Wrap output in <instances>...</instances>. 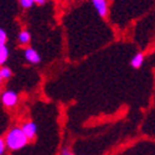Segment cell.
I'll return each mask as SVG.
<instances>
[{
    "instance_id": "obj_13",
    "label": "cell",
    "mask_w": 155,
    "mask_h": 155,
    "mask_svg": "<svg viewBox=\"0 0 155 155\" xmlns=\"http://www.w3.org/2000/svg\"><path fill=\"white\" fill-rule=\"evenodd\" d=\"M62 155H73V154L70 151V149H66V148H64V149L62 150Z\"/></svg>"
},
{
    "instance_id": "obj_7",
    "label": "cell",
    "mask_w": 155,
    "mask_h": 155,
    "mask_svg": "<svg viewBox=\"0 0 155 155\" xmlns=\"http://www.w3.org/2000/svg\"><path fill=\"white\" fill-rule=\"evenodd\" d=\"M18 40H19V42L21 45H28L31 41V35H30V32L28 30H21L19 36H18Z\"/></svg>"
},
{
    "instance_id": "obj_8",
    "label": "cell",
    "mask_w": 155,
    "mask_h": 155,
    "mask_svg": "<svg viewBox=\"0 0 155 155\" xmlns=\"http://www.w3.org/2000/svg\"><path fill=\"white\" fill-rule=\"evenodd\" d=\"M9 58V48L6 45H0V63L4 64Z\"/></svg>"
},
{
    "instance_id": "obj_6",
    "label": "cell",
    "mask_w": 155,
    "mask_h": 155,
    "mask_svg": "<svg viewBox=\"0 0 155 155\" xmlns=\"http://www.w3.org/2000/svg\"><path fill=\"white\" fill-rule=\"evenodd\" d=\"M144 60H145V57H144L143 54H140V52L139 54H135L133 56V58L130 60V66L133 68H140L141 66H143Z\"/></svg>"
},
{
    "instance_id": "obj_9",
    "label": "cell",
    "mask_w": 155,
    "mask_h": 155,
    "mask_svg": "<svg viewBox=\"0 0 155 155\" xmlns=\"http://www.w3.org/2000/svg\"><path fill=\"white\" fill-rule=\"evenodd\" d=\"M11 76H12V71H11L10 67H8V66H3L2 68H0V78H2V81L9 80Z\"/></svg>"
},
{
    "instance_id": "obj_5",
    "label": "cell",
    "mask_w": 155,
    "mask_h": 155,
    "mask_svg": "<svg viewBox=\"0 0 155 155\" xmlns=\"http://www.w3.org/2000/svg\"><path fill=\"white\" fill-rule=\"evenodd\" d=\"M21 128H22L24 133L26 134V137L29 138V140H34L36 138V135H37V125L34 122H31V120L30 122H25L21 125Z\"/></svg>"
},
{
    "instance_id": "obj_3",
    "label": "cell",
    "mask_w": 155,
    "mask_h": 155,
    "mask_svg": "<svg viewBox=\"0 0 155 155\" xmlns=\"http://www.w3.org/2000/svg\"><path fill=\"white\" fill-rule=\"evenodd\" d=\"M24 57L28 62L32 63V64H38L41 62V56L37 51L32 47H26L24 50Z\"/></svg>"
},
{
    "instance_id": "obj_4",
    "label": "cell",
    "mask_w": 155,
    "mask_h": 155,
    "mask_svg": "<svg viewBox=\"0 0 155 155\" xmlns=\"http://www.w3.org/2000/svg\"><path fill=\"white\" fill-rule=\"evenodd\" d=\"M93 8L96 9L97 14L102 18H106L108 14V0H92Z\"/></svg>"
},
{
    "instance_id": "obj_11",
    "label": "cell",
    "mask_w": 155,
    "mask_h": 155,
    "mask_svg": "<svg viewBox=\"0 0 155 155\" xmlns=\"http://www.w3.org/2000/svg\"><path fill=\"white\" fill-rule=\"evenodd\" d=\"M8 40V34L4 29H0V45H5Z\"/></svg>"
},
{
    "instance_id": "obj_1",
    "label": "cell",
    "mask_w": 155,
    "mask_h": 155,
    "mask_svg": "<svg viewBox=\"0 0 155 155\" xmlns=\"http://www.w3.org/2000/svg\"><path fill=\"white\" fill-rule=\"evenodd\" d=\"M5 144L8 147V149L15 151V150H20L24 147H26L29 143V138L26 137V134L24 133L21 127H12L11 129H9V132L5 134L4 137Z\"/></svg>"
},
{
    "instance_id": "obj_14",
    "label": "cell",
    "mask_w": 155,
    "mask_h": 155,
    "mask_svg": "<svg viewBox=\"0 0 155 155\" xmlns=\"http://www.w3.org/2000/svg\"><path fill=\"white\" fill-rule=\"evenodd\" d=\"M34 2H35V4L42 5V4H45V2H46V0H34Z\"/></svg>"
},
{
    "instance_id": "obj_10",
    "label": "cell",
    "mask_w": 155,
    "mask_h": 155,
    "mask_svg": "<svg viewBox=\"0 0 155 155\" xmlns=\"http://www.w3.org/2000/svg\"><path fill=\"white\" fill-rule=\"evenodd\" d=\"M19 3H20V6L22 9H26V10L30 9V8H32L34 4H35L34 0H19Z\"/></svg>"
},
{
    "instance_id": "obj_12",
    "label": "cell",
    "mask_w": 155,
    "mask_h": 155,
    "mask_svg": "<svg viewBox=\"0 0 155 155\" xmlns=\"http://www.w3.org/2000/svg\"><path fill=\"white\" fill-rule=\"evenodd\" d=\"M5 148H6L5 140H4V138H2V139H0V154H2V155H4V153H5Z\"/></svg>"
},
{
    "instance_id": "obj_2",
    "label": "cell",
    "mask_w": 155,
    "mask_h": 155,
    "mask_svg": "<svg viewBox=\"0 0 155 155\" xmlns=\"http://www.w3.org/2000/svg\"><path fill=\"white\" fill-rule=\"evenodd\" d=\"M2 103L6 108H14L19 103V96L16 92L11 91V89H6L2 93Z\"/></svg>"
}]
</instances>
